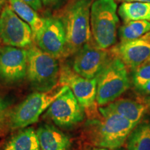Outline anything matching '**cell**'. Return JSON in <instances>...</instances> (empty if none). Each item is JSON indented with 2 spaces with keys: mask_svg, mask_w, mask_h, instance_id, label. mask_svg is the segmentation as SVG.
<instances>
[{
  "mask_svg": "<svg viewBox=\"0 0 150 150\" xmlns=\"http://www.w3.org/2000/svg\"><path fill=\"white\" fill-rule=\"evenodd\" d=\"M63 0H42L43 5L45 6L49 7H54L55 6L59 4Z\"/></svg>",
  "mask_w": 150,
  "mask_h": 150,
  "instance_id": "obj_25",
  "label": "cell"
},
{
  "mask_svg": "<svg viewBox=\"0 0 150 150\" xmlns=\"http://www.w3.org/2000/svg\"><path fill=\"white\" fill-rule=\"evenodd\" d=\"M118 14L124 22L136 20L150 22V2H123Z\"/></svg>",
  "mask_w": 150,
  "mask_h": 150,
  "instance_id": "obj_18",
  "label": "cell"
},
{
  "mask_svg": "<svg viewBox=\"0 0 150 150\" xmlns=\"http://www.w3.org/2000/svg\"><path fill=\"white\" fill-rule=\"evenodd\" d=\"M2 150H41L36 131L33 127L21 129L6 142Z\"/></svg>",
  "mask_w": 150,
  "mask_h": 150,
  "instance_id": "obj_16",
  "label": "cell"
},
{
  "mask_svg": "<svg viewBox=\"0 0 150 150\" xmlns=\"http://www.w3.org/2000/svg\"><path fill=\"white\" fill-rule=\"evenodd\" d=\"M35 92L11 110L9 129L16 130L28 127L37 122L40 116L49 108L62 92Z\"/></svg>",
  "mask_w": 150,
  "mask_h": 150,
  "instance_id": "obj_7",
  "label": "cell"
},
{
  "mask_svg": "<svg viewBox=\"0 0 150 150\" xmlns=\"http://www.w3.org/2000/svg\"><path fill=\"white\" fill-rule=\"evenodd\" d=\"M41 150H70V137L50 124H42L36 130Z\"/></svg>",
  "mask_w": 150,
  "mask_h": 150,
  "instance_id": "obj_14",
  "label": "cell"
},
{
  "mask_svg": "<svg viewBox=\"0 0 150 150\" xmlns=\"http://www.w3.org/2000/svg\"><path fill=\"white\" fill-rule=\"evenodd\" d=\"M27 51V77L31 88L37 92L52 91L60 79L61 67L57 59L33 45Z\"/></svg>",
  "mask_w": 150,
  "mask_h": 150,
  "instance_id": "obj_5",
  "label": "cell"
},
{
  "mask_svg": "<svg viewBox=\"0 0 150 150\" xmlns=\"http://www.w3.org/2000/svg\"><path fill=\"white\" fill-rule=\"evenodd\" d=\"M38 47L56 59L69 56L66 35L61 20L44 18L42 27L33 37Z\"/></svg>",
  "mask_w": 150,
  "mask_h": 150,
  "instance_id": "obj_10",
  "label": "cell"
},
{
  "mask_svg": "<svg viewBox=\"0 0 150 150\" xmlns=\"http://www.w3.org/2000/svg\"><path fill=\"white\" fill-rule=\"evenodd\" d=\"M150 31V22L136 20L125 22L118 31L121 41L135 40Z\"/></svg>",
  "mask_w": 150,
  "mask_h": 150,
  "instance_id": "obj_20",
  "label": "cell"
},
{
  "mask_svg": "<svg viewBox=\"0 0 150 150\" xmlns=\"http://www.w3.org/2000/svg\"><path fill=\"white\" fill-rule=\"evenodd\" d=\"M110 57L107 50L89 42L76 52L73 61V70L83 77L96 78Z\"/></svg>",
  "mask_w": 150,
  "mask_h": 150,
  "instance_id": "obj_12",
  "label": "cell"
},
{
  "mask_svg": "<svg viewBox=\"0 0 150 150\" xmlns=\"http://www.w3.org/2000/svg\"><path fill=\"white\" fill-rule=\"evenodd\" d=\"M0 38L6 45L25 48L32 45V30L27 22L5 6L0 14Z\"/></svg>",
  "mask_w": 150,
  "mask_h": 150,
  "instance_id": "obj_9",
  "label": "cell"
},
{
  "mask_svg": "<svg viewBox=\"0 0 150 150\" xmlns=\"http://www.w3.org/2000/svg\"><path fill=\"white\" fill-rule=\"evenodd\" d=\"M24 3L27 4L35 11H39L42 8V0H20Z\"/></svg>",
  "mask_w": 150,
  "mask_h": 150,
  "instance_id": "obj_23",
  "label": "cell"
},
{
  "mask_svg": "<svg viewBox=\"0 0 150 150\" xmlns=\"http://www.w3.org/2000/svg\"><path fill=\"white\" fill-rule=\"evenodd\" d=\"M111 53L127 68L135 70L150 57V31L135 40L121 41L112 48Z\"/></svg>",
  "mask_w": 150,
  "mask_h": 150,
  "instance_id": "obj_13",
  "label": "cell"
},
{
  "mask_svg": "<svg viewBox=\"0 0 150 150\" xmlns=\"http://www.w3.org/2000/svg\"><path fill=\"white\" fill-rule=\"evenodd\" d=\"M11 110L8 101L0 95V134L6 129H9Z\"/></svg>",
  "mask_w": 150,
  "mask_h": 150,
  "instance_id": "obj_22",
  "label": "cell"
},
{
  "mask_svg": "<svg viewBox=\"0 0 150 150\" xmlns=\"http://www.w3.org/2000/svg\"><path fill=\"white\" fill-rule=\"evenodd\" d=\"M115 150H126L125 149V148H122V147H120V148H118V149H115Z\"/></svg>",
  "mask_w": 150,
  "mask_h": 150,
  "instance_id": "obj_30",
  "label": "cell"
},
{
  "mask_svg": "<svg viewBox=\"0 0 150 150\" xmlns=\"http://www.w3.org/2000/svg\"><path fill=\"white\" fill-rule=\"evenodd\" d=\"M105 106L111 111L122 116L136 125L148 110L147 105L141 99L137 100L129 98L117 99Z\"/></svg>",
  "mask_w": 150,
  "mask_h": 150,
  "instance_id": "obj_15",
  "label": "cell"
},
{
  "mask_svg": "<svg viewBox=\"0 0 150 150\" xmlns=\"http://www.w3.org/2000/svg\"><path fill=\"white\" fill-rule=\"evenodd\" d=\"M132 81L136 90L150 81V61L142 63L135 69Z\"/></svg>",
  "mask_w": 150,
  "mask_h": 150,
  "instance_id": "obj_21",
  "label": "cell"
},
{
  "mask_svg": "<svg viewBox=\"0 0 150 150\" xmlns=\"http://www.w3.org/2000/svg\"><path fill=\"white\" fill-rule=\"evenodd\" d=\"M136 91L142 95H150V81L140 88L137 89Z\"/></svg>",
  "mask_w": 150,
  "mask_h": 150,
  "instance_id": "obj_24",
  "label": "cell"
},
{
  "mask_svg": "<svg viewBox=\"0 0 150 150\" xmlns=\"http://www.w3.org/2000/svg\"><path fill=\"white\" fill-rule=\"evenodd\" d=\"M127 150H150V122L138 123L126 140Z\"/></svg>",
  "mask_w": 150,
  "mask_h": 150,
  "instance_id": "obj_19",
  "label": "cell"
},
{
  "mask_svg": "<svg viewBox=\"0 0 150 150\" xmlns=\"http://www.w3.org/2000/svg\"><path fill=\"white\" fill-rule=\"evenodd\" d=\"M59 82L70 87L81 106L91 118L99 112L97 109V78L87 79L76 74L67 65H62Z\"/></svg>",
  "mask_w": 150,
  "mask_h": 150,
  "instance_id": "obj_8",
  "label": "cell"
},
{
  "mask_svg": "<svg viewBox=\"0 0 150 150\" xmlns=\"http://www.w3.org/2000/svg\"><path fill=\"white\" fill-rule=\"evenodd\" d=\"M4 2V0H0V14H1V11H2L3 8V4Z\"/></svg>",
  "mask_w": 150,
  "mask_h": 150,
  "instance_id": "obj_28",
  "label": "cell"
},
{
  "mask_svg": "<svg viewBox=\"0 0 150 150\" xmlns=\"http://www.w3.org/2000/svg\"><path fill=\"white\" fill-rule=\"evenodd\" d=\"M28 51L12 46L0 47V80L6 83L22 81L27 76Z\"/></svg>",
  "mask_w": 150,
  "mask_h": 150,
  "instance_id": "obj_11",
  "label": "cell"
},
{
  "mask_svg": "<svg viewBox=\"0 0 150 150\" xmlns=\"http://www.w3.org/2000/svg\"><path fill=\"white\" fill-rule=\"evenodd\" d=\"M140 99H142V102H143L146 105H147L148 110H149V111H150V96L149 97H141Z\"/></svg>",
  "mask_w": 150,
  "mask_h": 150,
  "instance_id": "obj_26",
  "label": "cell"
},
{
  "mask_svg": "<svg viewBox=\"0 0 150 150\" xmlns=\"http://www.w3.org/2000/svg\"><path fill=\"white\" fill-rule=\"evenodd\" d=\"M9 2L14 12L30 26L34 37L42 27L44 18H40L34 9L20 0H9Z\"/></svg>",
  "mask_w": 150,
  "mask_h": 150,
  "instance_id": "obj_17",
  "label": "cell"
},
{
  "mask_svg": "<svg viewBox=\"0 0 150 150\" xmlns=\"http://www.w3.org/2000/svg\"><path fill=\"white\" fill-rule=\"evenodd\" d=\"M62 88L61 93L46 110L44 118L60 128L70 130L83 121L85 110L69 86H63Z\"/></svg>",
  "mask_w": 150,
  "mask_h": 150,
  "instance_id": "obj_6",
  "label": "cell"
},
{
  "mask_svg": "<svg viewBox=\"0 0 150 150\" xmlns=\"http://www.w3.org/2000/svg\"><path fill=\"white\" fill-rule=\"evenodd\" d=\"M150 61V57L149 58V59H148L147 60V61H146L145 62V63H146V62H149Z\"/></svg>",
  "mask_w": 150,
  "mask_h": 150,
  "instance_id": "obj_31",
  "label": "cell"
},
{
  "mask_svg": "<svg viewBox=\"0 0 150 150\" xmlns=\"http://www.w3.org/2000/svg\"><path fill=\"white\" fill-rule=\"evenodd\" d=\"M91 0H76L67 7L61 21L66 35L68 55L76 53L91 40Z\"/></svg>",
  "mask_w": 150,
  "mask_h": 150,
  "instance_id": "obj_2",
  "label": "cell"
},
{
  "mask_svg": "<svg viewBox=\"0 0 150 150\" xmlns=\"http://www.w3.org/2000/svg\"><path fill=\"white\" fill-rule=\"evenodd\" d=\"M91 150H110L109 149H106V148H102V147H95Z\"/></svg>",
  "mask_w": 150,
  "mask_h": 150,
  "instance_id": "obj_29",
  "label": "cell"
},
{
  "mask_svg": "<svg viewBox=\"0 0 150 150\" xmlns=\"http://www.w3.org/2000/svg\"><path fill=\"white\" fill-rule=\"evenodd\" d=\"M98 108V113L90 118L87 124L90 141L96 147L110 150L122 147L137 125L106 106Z\"/></svg>",
  "mask_w": 150,
  "mask_h": 150,
  "instance_id": "obj_1",
  "label": "cell"
},
{
  "mask_svg": "<svg viewBox=\"0 0 150 150\" xmlns=\"http://www.w3.org/2000/svg\"><path fill=\"white\" fill-rule=\"evenodd\" d=\"M119 22L114 0H95L91 8V29L95 45L104 50L114 45Z\"/></svg>",
  "mask_w": 150,
  "mask_h": 150,
  "instance_id": "obj_4",
  "label": "cell"
},
{
  "mask_svg": "<svg viewBox=\"0 0 150 150\" xmlns=\"http://www.w3.org/2000/svg\"><path fill=\"white\" fill-rule=\"evenodd\" d=\"M123 2H150V0H119Z\"/></svg>",
  "mask_w": 150,
  "mask_h": 150,
  "instance_id": "obj_27",
  "label": "cell"
},
{
  "mask_svg": "<svg viewBox=\"0 0 150 150\" xmlns=\"http://www.w3.org/2000/svg\"><path fill=\"white\" fill-rule=\"evenodd\" d=\"M96 78V102L101 106L117 99L131 86L127 67L113 55L110 56Z\"/></svg>",
  "mask_w": 150,
  "mask_h": 150,
  "instance_id": "obj_3",
  "label": "cell"
}]
</instances>
